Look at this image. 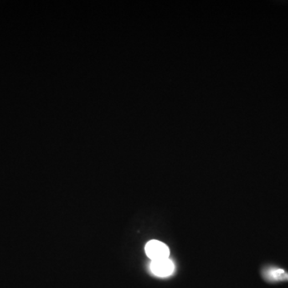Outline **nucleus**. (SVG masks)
<instances>
[{
	"instance_id": "f257e3e1",
	"label": "nucleus",
	"mask_w": 288,
	"mask_h": 288,
	"mask_svg": "<svg viewBox=\"0 0 288 288\" xmlns=\"http://www.w3.org/2000/svg\"><path fill=\"white\" fill-rule=\"evenodd\" d=\"M146 254L150 259L154 260L168 259L170 250L165 243L158 240H151L146 243Z\"/></svg>"
},
{
	"instance_id": "f03ea898",
	"label": "nucleus",
	"mask_w": 288,
	"mask_h": 288,
	"mask_svg": "<svg viewBox=\"0 0 288 288\" xmlns=\"http://www.w3.org/2000/svg\"><path fill=\"white\" fill-rule=\"evenodd\" d=\"M174 264L171 259H164L151 262V270L154 275L159 277H167L174 271Z\"/></svg>"
},
{
	"instance_id": "7ed1b4c3",
	"label": "nucleus",
	"mask_w": 288,
	"mask_h": 288,
	"mask_svg": "<svg viewBox=\"0 0 288 288\" xmlns=\"http://www.w3.org/2000/svg\"><path fill=\"white\" fill-rule=\"evenodd\" d=\"M268 279L270 280H284L288 277V274L283 269H274L270 270L267 273Z\"/></svg>"
}]
</instances>
